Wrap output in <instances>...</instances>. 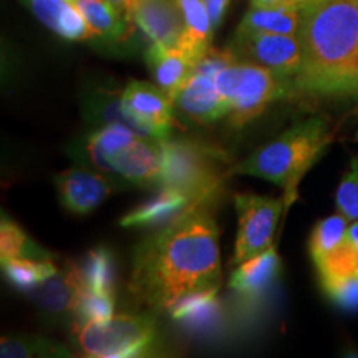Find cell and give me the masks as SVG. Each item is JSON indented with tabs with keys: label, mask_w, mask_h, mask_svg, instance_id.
<instances>
[{
	"label": "cell",
	"mask_w": 358,
	"mask_h": 358,
	"mask_svg": "<svg viewBox=\"0 0 358 358\" xmlns=\"http://www.w3.org/2000/svg\"><path fill=\"white\" fill-rule=\"evenodd\" d=\"M0 355L3 358L27 357H66L62 345L42 337H3L0 340Z\"/></svg>",
	"instance_id": "cell-27"
},
{
	"label": "cell",
	"mask_w": 358,
	"mask_h": 358,
	"mask_svg": "<svg viewBox=\"0 0 358 358\" xmlns=\"http://www.w3.org/2000/svg\"><path fill=\"white\" fill-rule=\"evenodd\" d=\"M347 241L353 245V249H355L357 252H358V221L348 224Z\"/></svg>",
	"instance_id": "cell-34"
},
{
	"label": "cell",
	"mask_w": 358,
	"mask_h": 358,
	"mask_svg": "<svg viewBox=\"0 0 358 358\" xmlns=\"http://www.w3.org/2000/svg\"><path fill=\"white\" fill-rule=\"evenodd\" d=\"M113 173L136 186L161 185L163 145L151 136L136 138L113 161Z\"/></svg>",
	"instance_id": "cell-14"
},
{
	"label": "cell",
	"mask_w": 358,
	"mask_h": 358,
	"mask_svg": "<svg viewBox=\"0 0 358 358\" xmlns=\"http://www.w3.org/2000/svg\"><path fill=\"white\" fill-rule=\"evenodd\" d=\"M252 7H297L306 8L310 6L308 0H250Z\"/></svg>",
	"instance_id": "cell-33"
},
{
	"label": "cell",
	"mask_w": 358,
	"mask_h": 358,
	"mask_svg": "<svg viewBox=\"0 0 358 358\" xmlns=\"http://www.w3.org/2000/svg\"><path fill=\"white\" fill-rule=\"evenodd\" d=\"M234 204L239 227H237L236 250L231 266L232 264L239 266L241 262L271 248L282 209L285 208V199L257 196L250 192H236Z\"/></svg>",
	"instance_id": "cell-7"
},
{
	"label": "cell",
	"mask_w": 358,
	"mask_h": 358,
	"mask_svg": "<svg viewBox=\"0 0 358 358\" xmlns=\"http://www.w3.org/2000/svg\"><path fill=\"white\" fill-rule=\"evenodd\" d=\"M199 204L189 194L171 186H163L153 199L146 201L122 219L124 227H159L186 213L191 206Z\"/></svg>",
	"instance_id": "cell-17"
},
{
	"label": "cell",
	"mask_w": 358,
	"mask_h": 358,
	"mask_svg": "<svg viewBox=\"0 0 358 358\" xmlns=\"http://www.w3.org/2000/svg\"><path fill=\"white\" fill-rule=\"evenodd\" d=\"M322 290L338 307L347 310L358 308V274L319 277Z\"/></svg>",
	"instance_id": "cell-28"
},
{
	"label": "cell",
	"mask_w": 358,
	"mask_h": 358,
	"mask_svg": "<svg viewBox=\"0 0 358 358\" xmlns=\"http://www.w3.org/2000/svg\"><path fill=\"white\" fill-rule=\"evenodd\" d=\"M55 185L64 208L78 216L95 211L115 192V185L108 178L88 169H69L60 173Z\"/></svg>",
	"instance_id": "cell-11"
},
{
	"label": "cell",
	"mask_w": 358,
	"mask_h": 358,
	"mask_svg": "<svg viewBox=\"0 0 358 358\" xmlns=\"http://www.w3.org/2000/svg\"><path fill=\"white\" fill-rule=\"evenodd\" d=\"M57 264L53 259L37 261V259H10L2 262V271L8 284L17 287L22 292L29 294L35 285L40 284L45 277L57 271Z\"/></svg>",
	"instance_id": "cell-25"
},
{
	"label": "cell",
	"mask_w": 358,
	"mask_h": 358,
	"mask_svg": "<svg viewBox=\"0 0 358 358\" xmlns=\"http://www.w3.org/2000/svg\"><path fill=\"white\" fill-rule=\"evenodd\" d=\"M302 66L292 96L358 100V3L322 0L303 8Z\"/></svg>",
	"instance_id": "cell-2"
},
{
	"label": "cell",
	"mask_w": 358,
	"mask_h": 358,
	"mask_svg": "<svg viewBox=\"0 0 358 358\" xmlns=\"http://www.w3.org/2000/svg\"><path fill=\"white\" fill-rule=\"evenodd\" d=\"M111 3H115L116 7L122 10L127 17H131V10H133V0H110Z\"/></svg>",
	"instance_id": "cell-35"
},
{
	"label": "cell",
	"mask_w": 358,
	"mask_h": 358,
	"mask_svg": "<svg viewBox=\"0 0 358 358\" xmlns=\"http://www.w3.org/2000/svg\"><path fill=\"white\" fill-rule=\"evenodd\" d=\"M146 64L150 66L155 83L173 101L196 69L194 62L181 48L166 47L155 42L146 52Z\"/></svg>",
	"instance_id": "cell-16"
},
{
	"label": "cell",
	"mask_w": 358,
	"mask_h": 358,
	"mask_svg": "<svg viewBox=\"0 0 358 358\" xmlns=\"http://www.w3.org/2000/svg\"><path fill=\"white\" fill-rule=\"evenodd\" d=\"M143 134L123 123H110L88 138L87 156L100 171H113V161L122 151Z\"/></svg>",
	"instance_id": "cell-20"
},
{
	"label": "cell",
	"mask_w": 358,
	"mask_h": 358,
	"mask_svg": "<svg viewBox=\"0 0 358 358\" xmlns=\"http://www.w3.org/2000/svg\"><path fill=\"white\" fill-rule=\"evenodd\" d=\"M178 6L185 20V37L179 48L198 65L201 58H204L211 50L214 34L211 17L204 0H178Z\"/></svg>",
	"instance_id": "cell-18"
},
{
	"label": "cell",
	"mask_w": 358,
	"mask_h": 358,
	"mask_svg": "<svg viewBox=\"0 0 358 358\" xmlns=\"http://www.w3.org/2000/svg\"><path fill=\"white\" fill-rule=\"evenodd\" d=\"M163 178L161 187L171 186L189 194L196 203L208 204L217 194L219 166L216 155L191 141H161Z\"/></svg>",
	"instance_id": "cell-6"
},
{
	"label": "cell",
	"mask_w": 358,
	"mask_h": 358,
	"mask_svg": "<svg viewBox=\"0 0 358 358\" xmlns=\"http://www.w3.org/2000/svg\"><path fill=\"white\" fill-rule=\"evenodd\" d=\"M174 105L198 123H211L229 115V105L217 90L214 75L196 69L178 92Z\"/></svg>",
	"instance_id": "cell-13"
},
{
	"label": "cell",
	"mask_w": 358,
	"mask_h": 358,
	"mask_svg": "<svg viewBox=\"0 0 358 358\" xmlns=\"http://www.w3.org/2000/svg\"><path fill=\"white\" fill-rule=\"evenodd\" d=\"M303 8L252 7L237 27V34H287L299 35Z\"/></svg>",
	"instance_id": "cell-19"
},
{
	"label": "cell",
	"mask_w": 358,
	"mask_h": 358,
	"mask_svg": "<svg viewBox=\"0 0 358 358\" xmlns=\"http://www.w3.org/2000/svg\"><path fill=\"white\" fill-rule=\"evenodd\" d=\"M85 290L82 268L65 264L35 285L29 295L40 310L50 315H70L77 313Z\"/></svg>",
	"instance_id": "cell-10"
},
{
	"label": "cell",
	"mask_w": 358,
	"mask_h": 358,
	"mask_svg": "<svg viewBox=\"0 0 358 358\" xmlns=\"http://www.w3.org/2000/svg\"><path fill=\"white\" fill-rule=\"evenodd\" d=\"M348 224L350 221L340 213L317 222V226L312 231L310 243H308L313 264H319L322 259H325L345 243Z\"/></svg>",
	"instance_id": "cell-23"
},
{
	"label": "cell",
	"mask_w": 358,
	"mask_h": 358,
	"mask_svg": "<svg viewBox=\"0 0 358 358\" xmlns=\"http://www.w3.org/2000/svg\"><path fill=\"white\" fill-rule=\"evenodd\" d=\"M357 141H358V133H357Z\"/></svg>",
	"instance_id": "cell-37"
},
{
	"label": "cell",
	"mask_w": 358,
	"mask_h": 358,
	"mask_svg": "<svg viewBox=\"0 0 358 358\" xmlns=\"http://www.w3.org/2000/svg\"><path fill=\"white\" fill-rule=\"evenodd\" d=\"M77 343L87 357L133 358L159 355L161 338L146 315H113L103 322H80L73 327Z\"/></svg>",
	"instance_id": "cell-5"
},
{
	"label": "cell",
	"mask_w": 358,
	"mask_h": 358,
	"mask_svg": "<svg viewBox=\"0 0 358 358\" xmlns=\"http://www.w3.org/2000/svg\"><path fill=\"white\" fill-rule=\"evenodd\" d=\"M82 274L87 290L115 295V261L106 249L98 248L88 254Z\"/></svg>",
	"instance_id": "cell-26"
},
{
	"label": "cell",
	"mask_w": 358,
	"mask_h": 358,
	"mask_svg": "<svg viewBox=\"0 0 358 358\" xmlns=\"http://www.w3.org/2000/svg\"><path fill=\"white\" fill-rule=\"evenodd\" d=\"M206 206H191L138 245L128 284L138 303L169 313L187 295L219 289V229Z\"/></svg>",
	"instance_id": "cell-1"
},
{
	"label": "cell",
	"mask_w": 358,
	"mask_h": 358,
	"mask_svg": "<svg viewBox=\"0 0 358 358\" xmlns=\"http://www.w3.org/2000/svg\"><path fill=\"white\" fill-rule=\"evenodd\" d=\"M337 213L343 214L348 221H358V156L352 158L350 168L342 176L335 194Z\"/></svg>",
	"instance_id": "cell-29"
},
{
	"label": "cell",
	"mask_w": 358,
	"mask_h": 358,
	"mask_svg": "<svg viewBox=\"0 0 358 358\" xmlns=\"http://www.w3.org/2000/svg\"><path fill=\"white\" fill-rule=\"evenodd\" d=\"M280 274V257L275 248L241 262L231 274L229 287L244 301H259Z\"/></svg>",
	"instance_id": "cell-15"
},
{
	"label": "cell",
	"mask_w": 358,
	"mask_h": 358,
	"mask_svg": "<svg viewBox=\"0 0 358 358\" xmlns=\"http://www.w3.org/2000/svg\"><path fill=\"white\" fill-rule=\"evenodd\" d=\"M128 122L143 136L166 141L173 129L174 101L158 85L129 82L120 95Z\"/></svg>",
	"instance_id": "cell-9"
},
{
	"label": "cell",
	"mask_w": 358,
	"mask_h": 358,
	"mask_svg": "<svg viewBox=\"0 0 358 358\" xmlns=\"http://www.w3.org/2000/svg\"><path fill=\"white\" fill-rule=\"evenodd\" d=\"M80 8L93 37L118 40L127 32L124 13L110 0H71Z\"/></svg>",
	"instance_id": "cell-22"
},
{
	"label": "cell",
	"mask_w": 358,
	"mask_h": 358,
	"mask_svg": "<svg viewBox=\"0 0 358 358\" xmlns=\"http://www.w3.org/2000/svg\"><path fill=\"white\" fill-rule=\"evenodd\" d=\"M332 129L324 116L295 123L275 140L254 151L231 169L234 174L257 176L284 189L285 208L297 198L302 178L332 143Z\"/></svg>",
	"instance_id": "cell-3"
},
{
	"label": "cell",
	"mask_w": 358,
	"mask_h": 358,
	"mask_svg": "<svg viewBox=\"0 0 358 358\" xmlns=\"http://www.w3.org/2000/svg\"><path fill=\"white\" fill-rule=\"evenodd\" d=\"M310 3H315V2H322V0H308Z\"/></svg>",
	"instance_id": "cell-36"
},
{
	"label": "cell",
	"mask_w": 358,
	"mask_h": 358,
	"mask_svg": "<svg viewBox=\"0 0 358 358\" xmlns=\"http://www.w3.org/2000/svg\"><path fill=\"white\" fill-rule=\"evenodd\" d=\"M355 2H357V3H358V0H355Z\"/></svg>",
	"instance_id": "cell-38"
},
{
	"label": "cell",
	"mask_w": 358,
	"mask_h": 358,
	"mask_svg": "<svg viewBox=\"0 0 358 358\" xmlns=\"http://www.w3.org/2000/svg\"><path fill=\"white\" fill-rule=\"evenodd\" d=\"M131 19L155 43L179 48L185 37L178 0H133Z\"/></svg>",
	"instance_id": "cell-12"
},
{
	"label": "cell",
	"mask_w": 358,
	"mask_h": 358,
	"mask_svg": "<svg viewBox=\"0 0 358 358\" xmlns=\"http://www.w3.org/2000/svg\"><path fill=\"white\" fill-rule=\"evenodd\" d=\"M214 82L229 105L232 127L243 128L262 115L268 105L292 96V82L266 66L234 60L214 75Z\"/></svg>",
	"instance_id": "cell-4"
},
{
	"label": "cell",
	"mask_w": 358,
	"mask_h": 358,
	"mask_svg": "<svg viewBox=\"0 0 358 358\" xmlns=\"http://www.w3.org/2000/svg\"><path fill=\"white\" fill-rule=\"evenodd\" d=\"M70 0H30V7H32L37 19L55 32L58 20H60Z\"/></svg>",
	"instance_id": "cell-31"
},
{
	"label": "cell",
	"mask_w": 358,
	"mask_h": 358,
	"mask_svg": "<svg viewBox=\"0 0 358 358\" xmlns=\"http://www.w3.org/2000/svg\"><path fill=\"white\" fill-rule=\"evenodd\" d=\"M204 3L209 12V17H211L214 29H217V27L222 24L224 15H226V10L227 7H229L231 0H204Z\"/></svg>",
	"instance_id": "cell-32"
},
{
	"label": "cell",
	"mask_w": 358,
	"mask_h": 358,
	"mask_svg": "<svg viewBox=\"0 0 358 358\" xmlns=\"http://www.w3.org/2000/svg\"><path fill=\"white\" fill-rule=\"evenodd\" d=\"M229 50L239 62L261 65L292 82L302 66V42L299 35L237 34Z\"/></svg>",
	"instance_id": "cell-8"
},
{
	"label": "cell",
	"mask_w": 358,
	"mask_h": 358,
	"mask_svg": "<svg viewBox=\"0 0 358 358\" xmlns=\"http://www.w3.org/2000/svg\"><path fill=\"white\" fill-rule=\"evenodd\" d=\"M217 292L219 289H211L187 295L171 308L169 315L186 329L206 330L216 324L221 315Z\"/></svg>",
	"instance_id": "cell-21"
},
{
	"label": "cell",
	"mask_w": 358,
	"mask_h": 358,
	"mask_svg": "<svg viewBox=\"0 0 358 358\" xmlns=\"http://www.w3.org/2000/svg\"><path fill=\"white\" fill-rule=\"evenodd\" d=\"M115 295L85 290L77 313L82 322H103L113 317Z\"/></svg>",
	"instance_id": "cell-30"
},
{
	"label": "cell",
	"mask_w": 358,
	"mask_h": 358,
	"mask_svg": "<svg viewBox=\"0 0 358 358\" xmlns=\"http://www.w3.org/2000/svg\"><path fill=\"white\" fill-rule=\"evenodd\" d=\"M37 259V261H47L52 259L48 252L34 243L24 231L20 229L19 224L12 219L3 216L0 224V259L2 262L10 261V259Z\"/></svg>",
	"instance_id": "cell-24"
}]
</instances>
